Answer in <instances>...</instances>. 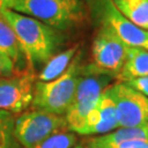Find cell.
Instances as JSON below:
<instances>
[{
    "label": "cell",
    "mask_w": 148,
    "mask_h": 148,
    "mask_svg": "<svg viewBox=\"0 0 148 148\" xmlns=\"http://www.w3.org/2000/svg\"><path fill=\"white\" fill-rule=\"evenodd\" d=\"M0 53L8 56L14 64V66L24 58L22 49L18 43L14 32L7 23L5 19L0 16ZM25 59V58H24Z\"/></svg>",
    "instance_id": "14"
},
{
    "label": "cell",
    "mask_w": 148,
    "mask_h": 148,
    "mask_svg": "<svg viewBox=\"0 0 148 148\" xmlns=\"http://www.w3.org/2000/svg\"><path fill=\"white\" fill-rule=\"evenodd\" d=\"M0 16L14 32L29 69L34 71L35 65L45 64L54 55L58 36L53 27L7 8L0 9Z\"/></svg>",
    "instance_id": "1"
},
{
    "label": "cell",
    "mask_w": 148,
    "mask_h": 148,
    "mask_svg": "<svg viewBox=\"0 0 148 148\" xmlns=\"http://www.w3.org/2000/svg\"><path fill=\"white\" fill-rule=\"evenodd\" d=\"M111 2L126 19L148 31V0H111Z\"/></svg>",
    "instance_id": "12"
},
{
    "label": "cell",
    "mask_w": 148,
    "mask_h": 148,
    "mask_svg": "<svg viewBox=\"0 0 148 148\" xmlns=\"http://www.w3.org/2000/svg\"><path fill=\"white\" fill-rule=\"evenodd\" d=\"M108 86L104 77L97 74H84L78 79L73 101L64 114L67 128L79 135L85 126L87 115L98 103Z\"/></svg>",
    "instance_id": "4"
},
{
    "label": "cell",
    "mask_w": 148,
    "mask_h": 148,
    "mask_svg": "<svg viewBox=\"0 0 148 148\" xmlns=\"http://www.w3.org/2000/svg\"><path fill=\"white\" fill-rule=\"evenodd\" d=\"M81 144L86 148H148V140L134 139V140H123L117 143H106L101 142L95 136H89L84 138Z\"/></svg>",
    "instance_id": "18"
},
{
    "label": "cell",
    "mask_w": 148,
    "mask_h": 148,
    "mask_svg": "<svg viewBox=\"0 0 148 148\" xmlns=\"http://www.w3.org/2000/svg\"><path fill=\"white\" fill-rule=\"evenodd\" d=\"M122 82V81H121ZM125 85L131 87L136 91L143 93L144 95L148 97V76L145 77H137V78H133V79L123 81Z\"/></svg>",
    "instance_id": "19"
},
{
    "label": "cell",
    "mask_w": 148,
    "mask_h": 148,
    "mask_svg": "<svg viewBox=\"0 0 148 148\" xmlns=\"http://www.w3.org/2000/svg\"><path fill=\"white\" fill-rule=\"evenodd\" d=\"M36 75L31 69L16 71L11 76H0V111L20 114L32 104Z\"/></svg>",
    "instance_id": "8"
},
{
    "label": "cell",
    "mask_w": 148,
    "mask_h": 148,
    "mask_svg": "<svg viewBox=\"0 0 148 148\" xmlns=\"http://www.w3.org/2000/svg\"><path fill=\"white\" fill-rule=\"evenodd\" d=\"M16 73V66L8 56L0 53V76L7 77Z\"/></svg>",
    "instance_id": "20"
},
{
    "label": "cell",
    "mask_w": 148,
    "mask_h": 148,
    "mask_svg": "<svg viewBox=\"0 0 148 148\" xmlns=\"http://www.w3.org/2000/svg\"><path fill=\"white\" fill-rule=\"evenodd\" d=\"M12 0H0V9L1 8H5L9 2H11Z\"/></svg>",
    "instance_id": "21"
},
{
    "label": "cell",
    "mask_w": 148,
    "mask_h": 148,
    "mask_svg": "<svg viewBox=\"0 0 148 148\" xmlns=\"http://www.w3.org/2000/svg\"><path fill=\"white\" fill-rule=\"evenodd\" d=\"M106 89L115 103L119 127L148 126V97L121 81Z\"/></svg>",
    "instance_id": "7"
},
{
    "label": "cell",
    "mask_w": 148,
    "mask_h": 148,
    "mask_svg": "<svg viewBox=\"0 0 148 148\" xmlns=\"http://www.w3.org/2000/svg\"><path fill=\"white\" fill-rule=\"evenodd\" d=\"M101 142L117 143L123 140L144 139L148 140V126L145 127H119L116 130L103 135L95 136Z\"/></svg>",
    "instance_id": "15"
},
{
    "label": "cell",
    "mask_w": 148,
    "mask_h": 148,
    "mask_svg": "<svg viewBox=\"0 0 148 148\" xmlns=\"http://www.w3.org/2000/svg\"><path fill=\"white\" fill-rule=\"evenodd\" d=\"M77 144V134L69 130H64L52 134L32 148H73Z\"/></svg>",
    "instance_id": "17"
},
{
    "label": "cell",
    "mask_w": 148,
    "mask_h": 148,
    "mask_svg": "<svg viewBox=\"0 0 148 148\" xmlns=\"http://www.w3.org/2000/svg\"><path fill=\"white\" fill-rule=\"evenodd\" d=\"M79 51V45L75 44L71 47L65 49L58 54L53 55L44 64L41 71L36 75L37 81H51L57 78L68 68L71 60Z\"/></svg>",
    "instance_id": "11"
},
{
    "label": "cell",
    "mask_w": 148,
    "mask_h": 148,
    "mask_svg": "<svg viewBox=\"0 0 148 148\" xmlns=\"http://www.w3.org/2000/svg\"><path fill=\"white\" fill-rule=\"evenodd\" d=\"M73 148H86V147L82 145V144H77V145H76V146H74Z\"/></svg>",
    "instance_id": "22"
},
{
    "label": "cell",
    "mask_w": 148,
    "mask_h": 148,
    "mask_svg": "<svg viewBox=\"0 0 148 148\" xmlns=\"http://www.w3.org/2000/svg\"><path fill=\"white\" fill-rule=\"evenodd\" d=\"M97 106L101 114V122L95 128L92 136L103 135L119 128L115 103L111 98L110 93L108 92V89H106L101 93Z\"/></svg>",
    "instance_id": "13"
},
{
    "label": "cell",
    "mask_w": 148,
    "mask_h": 148,
    "mask_svg": "<svg viewBox=\"0 0 148 148\" xmlns=\"http://www.w3.org/2000/svg\"><path fill=\"white\" fill-rule=\"evenodd\" d=\"M148 76V51L140 47H131L126 45V58L116 81Z\"/></svg>",
    "instance_id": "10"
},
{
    "label": "cell",
    "mask_w": 148,
    "mask_h": 148,
    "mask_svg": "<svg viewBox=\"0 0 148 148\" xmlns=\"http://www.w3.org/2000/svg\"><path fill=\"white\" fill-rule=\"evenodd\" d=\"M68 130L64 115L33 109L14 117V135L23 148H32L52 134Z\"/></svg>",
    "instance_id": "5"
},
{
    "label": "cell",
    "mask_w": 148,
    "mask_h": 148,
    "mask_svg": "<svg viewBox=\"0 0 148 148\" xmlns=\"http://www.w3.org/2000/svg\"><path fill=\"white\" fill-rule=\"evenodd\" d=\"M5 8L59 30L81 22L85 11L81 0H12Z\"/></svg>",
    "instance_id": "3"
},
{
    "label": "cell",
    "mask_w": 148,
    "mask_h": 148,
    "mask_svg": "<svg viewBox=\"0 0 148 148\" xmlns=\"http://www.w3.org/2000/svg\"><path fill=\"white\" fill-rule=\"evenodd\" d=\"M81 55L77 53L68 68L51 81H35L31 106L33 109L64 115L70 106L81 73Z\"/></svg>",
    "instance_id": "2"
},
{
    "label": "cell",
    "mask_w": 148,
    "mask_h": 148,
    "mask_svg": "<svg viewBox=\"0 0 148 148\" xmlns=\"http://www.w3.org/2000/svg\"><path fill=\"white\" fill-rule=\"evenodd\" d=\"M126 58V45L110 27L102 24L91 45V62L87 67L116 79Z\"/></svg>",
    "instance_id": "6"
},
{
    "label": "cell",
    "mask_w": 148,
    "mask_h": 148,
    "mask_svg": "<svg viewBox=\"0 0 148 148\" xmlns=\"http://www.w3.org/2000/svg\"><path fill=\"white\" fill-rule=\"evenodd\" d=\"M0 148H23L14 135V115L0 111Z\"/></svg>",
    "instance_id": "16"
},
{
    "label": "cell",
    "mask_w": 148,
    "mask_h": 148,
    "mask_svg": "<svg viewBox=\"0 0 148 148\" xmlns=\"http://www.w3.org/2000/svg\"><path fill=\"white\" fill-rule=\"evenodd\" d=\"M103 20V23L110 27L125 45L145 48L148 51V31L139 27L120 13L111 0L104 1Z\"/></svg>",
    "instance_id": "9"
}]
</instances>
